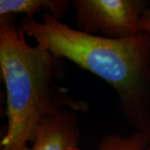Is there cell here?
Here are the masks:
<instances>
[{
    "label": "cell",
    "mask_w": 150,
    "mask_h": 150,
    "mask_svg": "<svg viewBox=\"0 0 150 150\" xmlns=\"http://www.w3.org/2000/svg\"><path fill=\"white\" fill-rule=\"evenodd\" d=\"M20 27L58 59H66L102 79L118 95L123 115L136 131L150 123V33L125 38L93 35L69 27L51 13L43 22L25 17Z\"/></svg>",
    "instance_id": "obj_1"
},
{
    "label": "cell",
    "mask_w": 150,
    "mask_h": 150,
    "mask_svg": "<svg viewBox=\"0 0 150 150\" xmlns=\"http://www.w3.org/2000/svg\"><path fill=\"white\" fill-rule=\"evenodd\" d=\"M59 59L40 44L30 46L12 17H0V68L8 120L0 150H22L33 143L46 116L64 108L75 112L88 109L87 103L72 98L56 84Z\"/></svg>",
    "instance_id": "obj_2"
},
{
    "label": "cell",
    "mask_w": 150,
    "mask_h": 150,
    "mask_svg": "<svg viewBox=\"0 0 150 150\" xmlns=\"http://www.w3.org/2000/svg\"><path fill=\"white\" fill-rule=\"evenodd\" d=\"M71 4L80 31L109 38L140 33V18L148 7L142 0H74Z\"/></svg>",
    "instance_id": "obj_3"
},
{
    "label": "cell",
    "mask_w": 150,
    "mask_h": 150,
    "mask_svg": "<svg viewBox=\"0 0 150 150\" xmlns=\"http://www.w3.org/2000/svg\"><path fill=\"white\" fill-rule=\"evenodd\" d=\"M80 132L74 110L64 108L43 118L32 146L22 150H77Z\"/></svg>",
    "instance_id": "obj_4"
},
{
    "label": "cell",
    "mask_w": 150,
    "mask_h": 150,
    "mask_svg": "<svg viewBox=\"0 0 150 150\" xmlns=\"http://www.w3.org/2000/svg\"><path fill=\"white\" fill-rule=\"evenodd\" d=\"M70 4L66 0H1L0 16L23 13L26 17H33L41 10H48L59 19L69 9Z\"/></svg>",
    "instance_id": "obj_5"
},
{
    "label": "cell",
    "mask_w": 150,
    "mask_h": 150,
    "mask_svg": "<svg viewBox=\"0 0 150 150\" xmlns=\"http://www.w3.org/2000/svg\"><path fill=\"white\" fill-rule=\"evenodd\" d=\"M148 138L145 131H135L129 136L109 134L101 140L98 150H145Z\"/></svg>",
    "instance_id": "obj_6"
},
{
    "label": "cell",
    "mask_w": 150,
    "mask_h": 150,
    "mask_svg": "<svg viewBox=\"0 0 150 150\" xmlns=\"http://www.w3.org/2000/svg\"><path fill=\"white\" fill-rule=\"evenodd\" d=\"M139 29L141 33H150V7H147L140 18Z\"/></svg>",
    "instance_id": "obj_7"
},
{
    "label": "cell",
    "mask_w": 150,
    "mask_h": 150,
    "mask_svg": "<svg viewBox=\"0 0 150 150\" xmlns=\"http://www.w3.org/2000/svg\"><path fill=\"white\" fill-rule=\"evenodd\" d=\"M145 132L147 134V138H148V142H147V146L145 148V150H150V123L149 124L148 129Z\"/></svg>",
    "instance_id": "obj_8"
}]
</instances>
